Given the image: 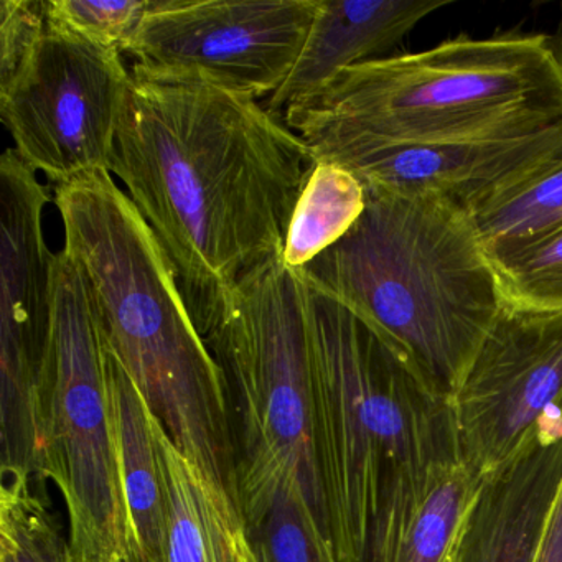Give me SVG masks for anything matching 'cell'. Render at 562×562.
Masks as SVG:
<instances>
[{
  "label": "cell",
  "instance_id": "cell-18",
  "mask_svg": "<svg viewBox=\"0 0 562 562\" xmlns=\"http://www.w3.org/2000/svg\"><path fill=\"white\" fill-rule=\"evenodd\" d=\"M364 206L367 190L357 176L338 164L315 162L292 215L284 265L301 271L353 228Z\"/></svg>",
  "mask_w": 562,
  "mask_h": 562
},
{
  "label": "cell",
  "instance_id": "cell-12",
  "mask_svg": "<svg viewBox=\"0 0 562 562\" xmlns=\"http://www.w3.org/2000/svg\"><path fill=\"white\" fill-rule=\"evenodd\" d=\"M315 162L350 170L368 189L437 196L472 210L562 153V124L529 134L390 143L334 131L299 134Z\"/></svg>",
  "mask_w": 562,
  "mask_h": 562
},
{
  "label": "cell",
  "instance_id": "cell-15",
  "mask_svg": "<svg viewBox=\"0 0 562 562\" xmlns=\"http://www.w3.org/2000/svg\"><path fill=\"white\" fill-rule=\"evenodd\" d=\"M562 480V430L546 432L483 483L459 562H532Z\"/></svg>",
  "mask_w": 562,
  "mask_h": 562
},
{
  "label": "cell",
  "instance_id": "cell-7",
  "mask_svg": "<svg viewBox=\"0 0 562 562\" xmlns=\"http://www.w3.org/2000/svg\"><path fill=\"white\" fill-rule=\"evenodd\" d=\"M44 480L67 505L77 562H136L121 485L104 340L83 274L55 256L54 322L42 380Z\"/></svg>",
  "mask_w": 562,
  "mask_h": 562
},
{
  "label": "cell",
  "instance_id": "cell-22",
  "mask_svg": "<svg viewBox=\"0 0 562 562\" xmlns=\"http://www.w3.org/2000/svg\"><path fill=\"white\" fill-rule=\"evenodd\" d=\"M249 535L261 562H338L328 532L299 486L282 490Z\"/></svg>",
  "mask_w": 562,
  "mask_h": 562
},
{
  "label": "cell",
  "instance_id": "cell-25",
  "mask_svg": "<svg viewBox=\"0 0 562 562\" xmlns=\"http://www.w3.org/2000/svg\"><path fill=\"white\" fill-rule=\"evenodd\" d=\"M532 562H562V480L542 526Z\"/></svg>",
  "mask_w": 562,
  "mask_h": 562
},
{
  "label": "cell",
  "instance_id": "cell-17",
  "mask_svg": "<svg viewBox=\"0 0 562 562\" xmlns=\"http://www.w3.org/2000/svg\"><path fill=\"white\" fill-rule=\"evenodd\" d=\"M166 485L164 562H241L251 542L235 499L180 452L159 420Z\"/></svg>",
  "mask_w": 562,
  "mask_h": 562
},
{
  "label": "cell",
  "instance_id": "cell-16",
  "mask_svg": "<svg viewBox=\"0 0 562 562\" xmlns=\"http://www.w3.org/2000/svg\"><path fill=\"white\" fill-rule=\"evenodd\" d=\"M104 361L121 485L133 536L134 561L164 562L167 503L159 419L154 416L139 387L106 340Z\"/></svg>",
  "mask_w": 562,
  "mask_h": 562
},
{
  "label": "cell",
  "instance_id": "cell-26",
  "mask_svg": "<svg viewBox=\"0 0 562 562\" xmlns=\"http://www.w3.org/2000/svg\"><path fill=\"white\" fill-rule=\"evenodd\" d=\"M552 41H554L555 47H558L559 54L562 57V5H561V15H559L558 27H555L554 35H551Z\"/></svg>",
  "mask_w": 562,
  "mask_h": 562
},
{
  "label": "cell",
  "instance_id": "cell-5",
  "mask_svg": "<svg viewBox=\"0 0 562 562\" xmlns=\"http://www.w3.org/2000/svg\"><path fill=\"white\" fill-rule=\"evenodd\" d=\"M282 121L390 143L538 133L562 124V57L544 34L460 35L347 68Z\"/></svg>",
  "mask_w": 562,
  "mask_h": 562
},
{
  "label": "cell",
  "instance_id": "cell-3",
  "mask_svg": "<svg viewBox=\"0 0 562 562\" xmlns=\"http://www.w3.org/2000/svg\"><path fill=\"white\" fill-rule=\"evenodd\" d=\"M353 228L297 271L453 400L505 308L469 210L368 189Z\"/></svg>",
  "mask_w": 562,
  "mask_h": 562
},
{
  "label": "cell",
  "instance_id": "cell-27",
  "mask_svg": "<svg viewBox=\"0 0 562 562\" xmlns=\"http://www.w3.org/2000/svg\"><path fill=\"white\" fill-rule=\"evenodd\" d=\"M241 562H261L258 552H256L255 544H252V539L248 548H246L245 554H243Z\"/></svg>",
  "mask_w": 562,
  "mask_h": 562
},
{
  "label": "cell",
  "instance_id": "cell-4",
  "mask_svg": "<svg viewBox=\"0 0 562 562\" xmlns=\"http://www.w3.org/2000/svg\"><path fill=\"white\" fill-rule=\"evenodd\" d=\"M304 284L315 465L328 535L338 562H364L387 486L409 470L462 462L456 414L452 400L370 325Z\"/></svg>",
  "mask_w": 562,
  "mask_h": 562
},
{
  "label": "cell",
  "instance_id": "cell-6",
  "mask_svg": "<svg viewBox=\"0 0 562 562\" xmlns=\"http://www.w3.org/2000/svg\"><path fill=\"white\" fill-rule=\"evenodd\" d=\"M205 340L228 387L238 506L246 525L258 526L282 490L299 486L328 532L315 465L301 274L278 258L249 276Z\"/></svg>",
  "mask_w": 562,
  "mask_h": 562
},
{
  "label": "cell",
  "instance_id": "cell-10",
  "mask_svg": "<svg viewBox=\"0 0 562 562\" xmlns=\"http://www.w3.org/2000/svg\"><path fill=\"white\" fill-rule=\"evenodd\" d=\"M50 202L14 149L0 157V442L15 462L44 447L42 380L54 322V252L44 233Z\"/></svg>",
  "mask_w": 562,
  "mask_h": 562
},
{
  "label": "cell",
  "instance_id": "cell-8",
  "mask_svg": "<svg viewBox=\"0 0 562 562\" xmlns=\"http://www.w3.org/2000/svg\"><path fill=\"white\" fill-rule=\"evenodd\" d=\"M121 55L48 25L14 77L0 83V117L12 149L52 186L113 173L131 85Z\"/></svg>",
  "mask_w": 562,
  "mask_h": 562
},
{
  "label": "cell",
  "instance_id": "cell-23",
  "mask_svg": "<svg viewBox=\"0 0 562 562\" xmlns=\"http://www.w3.org/2000/svg\"><path fill=\"white\" fill-rule=\"evenodd\" d=\"M153 0H47L48 25L124 54Z\"/></svg>",
  "mask_w": 562,
  "mask_h": 562
},
{
  "label": "cell",
  "instance_id": "cell-11",
  "mask_svg": "<svg viewBox=\"0 0 562 562\" xmlns=\"http://www.w3.org/2000/svg\"><path fill=\"white\" fill-rule=\"evenodd\" d=\"M452 404L460 460L482 480L562 430V314L505 305Z\"/></svg>",
  "mask_w": 562,
  "mask_h": 562
},
{
  "label": "cell",
  "instance_id": "cell-2",
  "mask_svg": "<svg viewBox=\"0 0 562 562\" xmlns=\"http://www.w3.org/2000/svg\"><path fill=\"white\" fill-rule=\"evenodd\" d=\"M54 200L104 340L180 452L238 503L225 374L153 229L110 172L55 187Z\"/></svg>",
  "mask_w": 562,
  "mask_h": 562
},
{
  "label": "cell",
  "instance_id": "cell-1",
  "mask_svg": "<svg viewBox=\"0 0 562 562\" xmlns=\"http://www.w3.org/2000/svg\"><path fill=\"white\" fill-rule=\"evenodd\" d=\"M315 160L255 98L131 71L113 173L169 258L203 337L239 285L284 255Z\"/></svg>",
  "mask_w": 562,
  "mask_h": 562
},
{
  "label": "cell",
  "instance_id": "cell-9",
  "mask_svg": "<svg viewBox=\"0 0 562 562\" xmlns=\"http://www.w3.org/2000/svg\"><path fill=\"white\" fill-rule=\"evenodd\" d=\"M318 0H153L126 54L150 77L261 100L291 74Z\"/></svg>",
  "mask_w": 562,
  "mask_h": 562
},
{
  "label": "cell",
  "instance_id": "cell-13",
  "mask_svg": "<svg viewBox=\"0 0 562 562\" xmlns=\"http://www.w3.org/2000/svg\"><path fill=\"white\" fill-rule=\"evenodd\" d=\"M483 483L462 462L397 476L381 498L364 562H459Z\"/></svg>",
  "mask_w": 562,
  "mask_h": 562
},
{
  "label": "cell",
  "instance_id": "cell-19",
  "mask_svg": "<svg viewBox=\"0 0 562 562\" xmlns=\"http://www.w3.org/2000/svg\"><path fill=\"white\" fill-rule=\"evenodd\" d=\"M490 258L562 226V153L470 210Z\"/></svg>",
  "mask_w": 562,
  "mask_h": 562
},
{
  "label": "cell",
  "instance_id": "cell-24",
  "mask_svg": "<svg viewBox=\"0 0 562 562\" xmlns=\"http://www.w3.org/2000/svg\"><path fill=\"white\" fill-rule=\"evenodd\" d=\"M47 29V0H2L0 83L14 77Z\"/></svg>",
  "mask_w": 562,
  "mask_h": 562
},
{
  "label": "cell",
  "instance_id": "cell-20",
  "mask_svg": "<svg viewBox=\"0 0 562 562\" xmlns=\"http://www.w3.org/2000/svg\"><path fill=\"white\" fill-rule=\"evenodd\" d=\"M2 476L0 562H77L31 476Z\"/></svg>",
  "mask_w": 562,
  "mask_h": 562
},
{
  "label": "cell",
  "instance_id": "cell-14",
  "mask_svg": "<svg viewBox=\"0 0 562 562\" xmlns=\"http://www.w3.org/2000/svg\"><path fill=\"white\" fill-rule=\"evenodd\" d=\"M449 4V0H318L297 61L266 101V110L282 120L289 108L314 97L340 71L387 57L424 19Z\"/></svg>",
  "mask_w": 562,
  "mask_h": 562
},
{
  "label": "cell",
  "instance_id": "cell-21",
  "mask_svg": "<svg viewBox=\"0 0 562 562\" xmlns=\"http://www.w3.org/2000/svg\"><path fill=\"white\" fill-rule=\"evenodd\" d=\"M490 259L506 307L562 314V226Z\"/></svg>",
  "mask_w": 562,
  "mask_h": 562
}]
</instances>
